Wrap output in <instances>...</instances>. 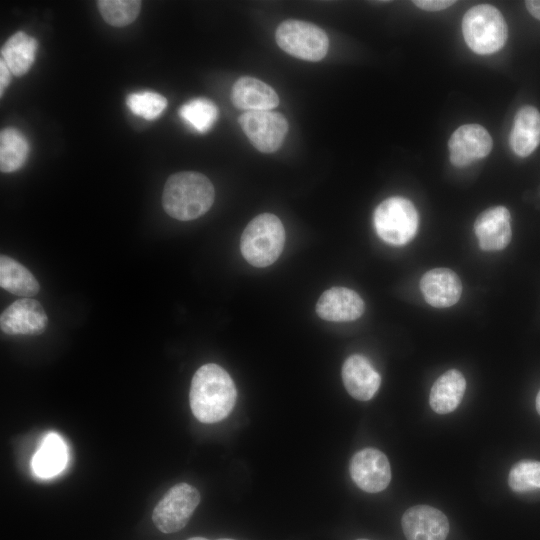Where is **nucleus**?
Returning <instances> with one entry per match:
<instances>
[{
    "instance_id": "f257e3e1",
    "label": "nucleus",
    "mask_w": 540,
    "mask_h": 540,
    "mask_svg": "<svg viewBox=\"0 0 540 540\" xmlns=\"http://www.w3.org/2000/svg\"><path fill=\"white\" fill-rule=\"evenodd\" d=\"M235 384L221 366H201L194 374L189 402L193 415L202 423H216L226 418L236 403Z\"/></svg>"
},
{
    "instance_id": "f03ea898",
    "label": "nucleus",
    "mask_w": 540,
    "mask_h": 540,
    "mask_svg": "<svg viewBox=\"0 0 540 540\" xmlns=\"http://www.w3.org/2000/svg\"><path fill=\"white\" fill-rule=\"evenodd\" d=\"M214 195V187L205 175L193 171L178 172L164 185L162 205L172 218L189 221L211 208Z\"/></svg>"
},
{
    "instance_id": "7ed1b4c3",
    "label": "nucleus",
    "mask_w": 540,
    "mask_h": 540,
    "mask_svg": "<svg viewBox=\"0 0 540 540\" xmlns=\"http://www.w3.org/2000/svg\"><path fill=\"white\" fill-rule=\"evenodd\" d=\"M285 243V229L280 219L271 213H262L245 227L240 249L245 260L254 267L273 264Z\"/></svg>"
},
{
    "instance_id": "20e7f679",
    "label": "nucleus",
    "mask_w": 540,
    "mask_h": 540,
    "mask_svg": "<svg viewBox=\"0 0 540 540\" xmlns=\"http://www.w3.org/2000/svg\"><path fill=\"white\" fill-rule=\"evenodd\" d=\"M462 33L473 52L488 55L504 47L508 27L497 8L490 4H479L470 8L463 16Z\"/></svg>"
},
{
    "instance_id": "39448f33",
    "label": "nucleus",
    "mask_w": 540,
    "mask_h": 540,
    "mask_svg": "<svg viewBox=\"0 0 540 540\" xmlns=\"http://www.w3.org/2000/svg\"><path fill=\"white\" fill-rule=\"evenodd\" d=\"M418 222V213L413 203L400 196L385 199L373 214L377 235L393 246L409 243L417 233Z\"/></svg>"
},
{
    "instance_id": "423d86ee",
    "label": "nucleus",
    "mask_w": 540,
    "mask_h": 540,
    "mask_svg": "<svg viewBox=\"0 0 540 540\" xmlns=\"http://www.w3.org/2000/svg\"><path fill=\"white\" fill-rule=\"evenodd\" d=\"M278 46L289 55L306 61H319L328 51L329 39L325 31L313 23L289 19L276 29Z\"/></svg>"
},
{
    "instance_id": "0eeeda50",
    "label": "nucleus",
    "mask_w": 540,
    "mask_h": 540,
    "mask_svg": "<svg viewBox=\"0 0 540 540\" xmlns=\"http://www.w3.org/2000/svg\"><path fill=\"white\" fill-rule=\"evenodd\" d=\"M200 502L199 491L187 483L171 487L155 506L152 520L163 533H174L186 526Z\"/></svg>"
},
{
    "instance_id": "6e6552de",
    "label": "nucleus",
    "mask_w": 540,
    "mask_h": 540,
    "mask_svg": "<svg viewBox=\"0 0 540 540\" xmlns=\"http://www.w3.org/2000/svg\"><path fill=\"white\" fill-rule=\"evenodd\" d=\"M238 122L251 144L263 153L277 151L288 131L287 119L272 110L247 111Z\"/></svg>"
},
{
    "instance_id": "1a4fd4ad",
    "label": "nucleus",
    "mask_w": 540,
    "mask_h": 540,
    "mask_svg": "<svg viewBox=\"0 0 540 540\" xmlns=\"http://www.w3.org/2000/svg\"><path fill=\"white\" fill-rule=\"evenodd\" d=\"M349 469L355 484L368 493L383 491L391 481L388 458L375 448H364L356 452Z\"/></svg>"
},
{
    "instance_id": "9d476101",
    "label": "nucleus",
    "mask_w": 540,
    "mask_h": 540,
    "mask_svg": "<svg viewBox=\"0 0 540 540\" xmlns=\"http://www.w3.org/2000/svg\"><path fill=\"white\" fill-rule=\"evenodd\" d=\"M493 146L489 132L479 124H465L457 128L448 141L450 162L464 168L486 157Z\"/></svg>"
},
{
    "instance_id": "9b49d317",
    "label": "nucleus",
    "mask_w": 540,
    "mask_h": 540,
    "mask_svg": "<svg viewBox=\"0 0 540 540\" xmlns=\"http://www.w3.org/2000/svg\"><path fill=\"white\" fill-rule=\"evenodd\" d=\"M47 324L44 308L30 298L13 302L0 316V328L8 335H39L45 331Z\"/></svg>"
},
{
    "instance_id": "f8f14e48",
    "label": "nucleus",
    "mask_w": 540,
    "mask_h": 540,
    "mask_svg": "<svg viewBox=\"0 0 540 540\" xmlns=\"http://www.w3.org/2000/svg\"><path fill=\"white\" fill-rule=\"evenodd\" d=\"M407 540H446L449 522L445 514L429 505L407 509L401 519Z\"/></svg>"
},
{
    "instance_id": "ddd939ff",
    "label": "nucleus",
    "mask_w": 540,
    "mask_h": 540,
    "mask_svg": "<svg viewBox=\"0 0 540 540\" xmlns=\"http://www.w3.org/2000/svg\"><path fill=\"white\" fill-rule=\"evenodd\" d=\"M511 216L504 206L486 209L475 220L474 232L484 251H499L508 246L512 237Z\"/></svg>"
},
{
    "instance_id": "4468645a",
    "label": "nucleus",
    "mask_w": 540,
    "mask_h": 540,
    "mask_svg": "<svg viewBox=\"0 0 540 540\" xmlns=\"http://www.w3.org/2000/svg\"><path fill=\"white\" fill-rule=\"evenodd\" d=\"M365 304L352 289L335 286L322 293L316 304L318 316L326 321H354L364 313Z\"/></svg>"
},
{
    "instance_id": "2eb2a0df",
    "label": "nucleus",
    "mask_w": 540,
    "mask_h": 540,
    "mask_svg": "<svg viewBox=\"0 0 540 540\" xmlns=\"http://www.w3.org/2000/svg\"><path fill=\"white\" fill-rule=\"evenodd\" d=\"M420 290L429 305L446 308L456 304L460 299L462 283L451 269L434 268L422 276Z\"/></svg>"
},
{
    "instance_id": "dca6fc26",
    "label": "nucleus",
    "mask_w": 540,
    "mask_h": 540,
    "mask_svg": "<svg viewBox=\"0 0 540 540\" xmlns=\"http://www.w3.org/2000/svg\"><path fill=\"white\" fill-rule=\"evenodd\" d=\"M342 380L347 392L360 401L370 400L381 384L379 373L361 354H353L344 361Z\"/></svg>"
},
{
    "instance_id": "f3484780",
    "label": "nucleus",
    "mask_w": 540,
    "mask_h": 540,
    "mask_svg": "<svg viewBox=\"0 0 540 540\" xmlns=\"http://www.w3.org/2000/svg\"><path fill=\"white\" fill-rule=\"evenodd\" d=\"M231 100L235 107L247 111L271 110L279 104L275 90L263 81L240 77L233 85Z\"/></svg>"
},
{
    "instance_id": "a211bd4d",
    "label": "nucleus",
    "mask_w": 540,
    "mask_h": 540,
    "mask_svg": "<svg viewBox=\"0 0 540 540\" xmlns=\"http://www.w3.org/2000/svg\"><path fill=\"white\" fill-rule=\"evenodd\" d=\"M509 144L519 157L532 154L540 144V112L531 105L521 107L514 118Z\"/></svg>"
},
{
    "instance_id": "6ab92c4d",
    "label": "nucleus",
    "mask_w": 540,
    "mask_h": 540,
    "mask_svg": "<svg viewBox=\"0 0 540 540\" xmlns=\"http://www.w3.org/2000/svg\"><path fill=\"white\" fill-rule=\"evenodd\" d=\"M466 380L457 369L443 373L430 390L429 403L432 410L438 414L454 411L464 396Z\"/></svg>"
},
{
    "instance_id": "aec40b11",
    "label": "nucleus",
    "mask_w": 540,
    "mask_h": 540,
    "mask_svg": "<svg viewBox=\"0 0 540 540\" xmlns=\"http://www.w3.org/2000/svg\"><path fill=\"white\" fill-rule=\"evenodd\" d=\"M68 461V449L57 433H48L32 458V469L40 478H51L63 471Z\"/></svg>"
},
{
    "instance_id": "412c9836",
    "label": "nucleus",
    "mask_w": 540,
    "mask_h": 540,
    "mask_svg": "<svg viewBox=\"0 0 540 540\" xmlns=\"http://www.w3.org/2000/svg\"><path fill=\"white\" fill-rule=\"evenodd\" d=\"M0 286L9 293L24 298L36 295L40 289L34 275L7 255L0 257Z\"/></svg>"
},
{
    "instance_id": "4be33fe9",
    "label": "nucleus",
    "mask_w": 540,
    "mask_h": 540,
    "mask_svg": "<svg viewBox=\"0 0 540 540\" xmlns=\"http://www.w3.org/2000/svg\"><path fill=\"white\" fill-rule=\"evenodd\" d=\"M37 41L26 33L13 34L3 45L1 56L4 63L15 76L24 75L35 60Z\"/></svg>"
},
{
    "instance_id": "5701e85b",
    "label": "nucleus",
    "mask_w": 540,
    "mask_h": 540,
    "mask_svg": "<svg viewBox=\"0 0 540 540\" xmlns=\"http://www.w3.org/2000/svg\"><path fill=\"white\" fill-rule=\"evenodd\" d=\"M29 144L25 136L14 128H5L0 133V169L14 172L21 168L27 159Z\"/></svg>"
},
{
    "instance_id": "b1692460",
    "label": "nucleus",
    "mask_w": 540,
    "mask_h": 540,
    "mask_svg": "<svg viewBox=\"0 0 540 540\" xmlns=\"http://www.w3.org/2000/svg\"><path fill=\"white\" fill-rule=\"evenodd\" d=\"M179 116L193 130L206 133L214 125L218 117V109L212 101L196 98L179 108Z\"/></svg>"
},
{
    "instance_id": "393cba45",
    "label": "nucleus",
    "mask_w": 540,
    "mask_h": 540,
    "mask_svg": "<svg viewBox=\"0 0 540 540\" xmlns=\"http://www.w3.org/2000/svg\"><path fill=\"white\" fill-rule=\"evenodd\" d=\"M97 5L103 19L116 27L131 24L141 8V2L137 0H100Z\"/></svg>"
},
{
    "instance_id": "a878e982",
    "label": "nucleus",
    "mask_w": 540,
    "mask_h": 540,
    "mask_svg": "<svg viewBox=\"0 0 540 540\" xmlns=\"http://www.w3.org/2000/svg\"><path fill=\"white\" fill-rule=\"evenodd\" d=\"M126 105L133 114L146 120H154L165 110L167 100L158 93L142 91L129 94Z\"/></svg>"
},
{
    "instance_id": "bb28decb",
    "label": "nucleus",
    "mask_w": 540,
    "mask_h": 540,
    "mask_svg": "<svg viewBox=\"0 0 540 540\" xmlns=\"http://www.w3.org/2000/svg\"><path fill=\"white\" fill-rule=\"evenodd\" d=\"M508 484L514 492H526L540 489V462L521 460L510 470Z\"/></svg>"
},
{
    "instance_id": "cd10ccee",
    "label": "nucleus",
    "mask_w": 540,
    "mask_h": 540,
    "mask_svg": "<svg viewBox=\"0 0 540 540\" xmlns=\"http://www.w3.org/2000/svg\"><path fill=\"white\" fill-rule=\"evenodd\" d=\"M453 0H416L413 1L415 6L425 11H441L455 4Z\"/></svg>"
},
{
    "instance_id": "c85d7f7f",
    "label": "nucleus",
    "mask_w": 540,
    "mask_h": 540,
    "mask_svg": "<svg viewBox=\"0 0 540 540\" xmlns=\"http://www.w3.org/2000/svg\"><path fill=\"white\" fill-rule=\"evenodd\" d=\"M10 73L11 71L7 67V65L4 63V61L0 60V95H3V92L10 81Z\"/></svg>"
},
{
    "instance_id": "c756f323",
    "label": "nucleus",
    "mask_w": 540,
    "mask_h": 540,
    "mask_svg": "<svg viewBox=\"0 0 540 540\" xmlns=\"http://www.w3.org/2000/svg\"><path fill=\"white\" fill-rule=\"evenodd\" d=\"M528 12L536 19L540 20V0L525 1Z\"/></svg>"
},
{
    "instance_id": "7c9ffc66",
    "label": "nucleus",
    "mask_w": 540,
    "mask_h": 540,
    "mask_svg": "<svg viewBox=\"0 0 540 540\" xmlns=\"http://www.w3.org/2000/svg\"><path fill=\"white\" fill-rule=\"evenodd\" d=\"M187 540H209V539L204 538V537H199V536H197V537H191V538H189V539H187ZM215 540H235V539H231V538H220V539H215Z\"/></svg>"
},
{
    "instance_id": "2f4dec72",
    "label": "nucleus",
    "mask_w": 540,
    "mask_h": 540,
    "mask_svg": "<svg viewBox=\"0 0 540 540\" xmlns=\"http://www.w3.org/2000/svg\"><path fill=\"white\" fill-rule=\"evenodd\" d=\"M535 403H536V410L540 415V390H539V392H538V394L536 396V402Z\"/></svg>"
},
{
    "instance_id": "473e14b6",
    "label": "nucleus",
    "mask_w": 540,
    "mask_h": 540,
    "mask_svg": "<svg viewBox=\"0 0 540 540\" xmlns=\"http://www.w3.org/2000/svg\"><path fill=\"white\" fill-rule=\"evenodd\" d=\"M357 540H368V539H357Z\"/></svg>"
}]
</instances>
